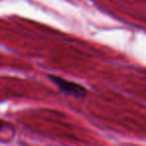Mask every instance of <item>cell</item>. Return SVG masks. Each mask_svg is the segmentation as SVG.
Masks as SVG:
<instances>
[{
    "label": "cell",
    "instance_id": "1",
    "mask_svg": "<svg viewBox=\"0 0 146 146\" xmlns=\"http://www.w3.org/2000/svg\"><path fill=\"white\" fill-rule=\"evenodd\" d=\"M49 78L61 91L64 92L67 95L73 96V97L76 98H82L87 94V89L84 86H82L81 84L69 81V80L56 75H49Z\"/></svg>",
    "mask_w": 146,
    "mask_h": 146
}]
</instances>
